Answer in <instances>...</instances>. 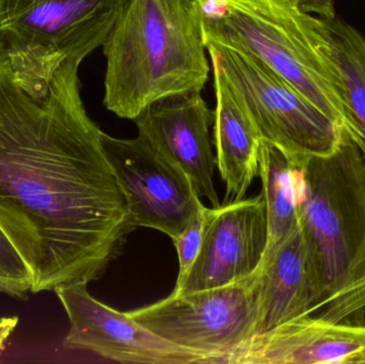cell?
<instances>
[{
	"label": "cell",
	"instance_id": "1",
	"mask_svg": "<svg viewBox=\"0 0 365 364\" xmlns=\"http://www.w3.org/2000/svg\"><path fill=\"white\" fill-rule=\"evenodd\" d=\"M64 60L45 95L28 93L0 48V229L32 274L30 292L103 277L135 230Z\"/></svg>",
	"mask_w": 365,
	"mask_h": 364
},
{
	"label": "cell",
	"instance_id": "2",
	"mask_svg": "<svg viewBox=\"0 0 365 364\" xmlns=\"http://www.w3.org/2000/svg\"><path fill=\"white\" fill-rule=\"evenodd\" d=\"M200 0H128L103 44L105 107L134 121L156 100L202 91L210 74Z\"/></svg>",
	"mask_w": 365,
	"mask_h": 364
},
{
	"label": "cell",
	"instance_id": "3",
	"mask_svg": "<svg viewBox=\"0 0 365 364\" xmlns=\"http://www.w3.org/2000/svg\"><path fill=\"white\" fill-rule=\"evenodd\" d=\"M205 46L257 58L346 130L325 21L293 0H200Z\"/></svg>",
	"mask_w": 365,
	"mask_h": 364
},
{
	"label": "cell",
	"instance_id": "4",
	"mask_svg": "<svg viewBox=\"0 0 365 364\" xmlns=\"http://www.w3.org/2000/svg\"><path fill=\"white\" fill-rule=\"evenodd\" d=\"M296 169L298 220L314 250L324 301L365 277V160L347 134L334 153Z\"/></svg>",
	"mask_w": 365,
	"mask_h": 364
},
{
	"label": "cell",
	"instance_id": "5",
	"mask_svg": "<svg viewBox=\"0 0 365 364\" xmlns=\"http://www.w3.org/2000/svg\"><path fill=\"white\" fill-rule=\"evenodd\" d=\"M128 0H0V48L28 93L43 96L64 60L103 46Z\"/></svg>",
	"mask_w": 365,
	"mask_h": 364
},
{
	"label": "cell",
	"instance_id": "6",
	"mask_svg": "<svg viewBox=\"0 0 365 364\" xmlns=\"http://www.w3.org/2000/svg\"><path fill=\"white\" fill-rule=\"evenodd\" d=\"M206 49L261 139L278 147L295 168L342 145L349 132L261 60L227 47Z\"/></svg>",
	"mask_w": 365,
	"mask_h": 364
},
{
	"label": "cell",
	"instance_id": "7",
	"mask_svg": "<svg viewBox=\"0 0 365 364\" xmlns=\"http://www.w3.org/2000/svg\"><path fill=\"white\" fill-rule=\"evenodd\" d=\"M259 271L229 286L171 294L128 312L152 333L173 343L212 357L257 333Z\"/></svg>",
	"mask_w": 365,
	"mask_h": 364
},
{
	"label": "cell",
	"instance_id": "8",
	"mask_svg": "<svg viewBox=\"0 0 365 364\" xmlns=\"http://www.w3.org/2000/svg\"><path fill=\"white\" fill-rule=\"evenodd\" d=\"M102 140L135 228L179 235L204 205L186 175L139 135Z\"/></svg>",
	"mask_w": 365,
	"mask_h": 364
},
{
	"label": "cell",
	"instance_id": "9",
	"mask_svg": "<svg viewBox=\"0 0 365 364\" xmlns=\"http://www.w3.org/2000/svg\"><path fill=\"white\" fill-rule=\"evenodd\" d=\"M87 286L70 284L53 291L70 321L64 348L91 350L122 363L205 364V353L163 339L128 312L118 311L94 298Z\"/></svg>",
	"mask_w": 365,
	"mask_h": 364
},
{
	"label": "cell",
	"instance_id": "10",
	"mask_svg": "<svg viewBox=\"0 0 365 364\" xmlns=\"http://www.w3.org/2000/svg\"><path fill=\"white\" fill-rule=\"evenodd\" d=\"M212 209L197 260L173 294L229 286L250 277L261 265L268 241L263 192Z\"/></svg>",
	"mask_w": 365,
	"mask_h": 364
},
{
	"label": "cell",
	"instance_id": "11",
	"mask_svg": "<svg viewBox=\"0 0 365 364\" xmlns=\"http://www.w3.org/2000/svg\"><path fill=\"white\" fill-rule=\"evenodd\" d=\"M202 91L185 92L156 100L134 120L139 136L188 177L201 199L220 207L214 185L216 157L210 126L215 113Z\"/></svg>",
	"mask_w": 365,
	"mask_h": 364
},
{
	"label": "cell",
	"instance_id": "12",
	"mask_svg": "<svg viewBox=\"0 0 365 364\" xmlns=\"http://www.w3.org/2000/svg\"><path fill=\"white\" fill-rule=\"evenodd\" d=\"M365 363V324H344L312 314L257 333L207 364Z\"/></svg>",
	"mask_w": 365,
	"mask_h": 364
},
{
	"label": "cell",
	"instance_id": "13",
	"mask_svg": "<svg viewBox=\"0 0 365 364\" xmlns=\"http://www.w3.org/2000/svg\"><path fill=\"white\" fill-rule=\"evenodd\" d=\"M257 271V333H266L293 318L314 313L315 308L323 299V286L314 250L299 222L276 250L262 261Z\"/></svg>",
	"mask_w": 365,
	"mask_h": 364
},
{
	"label": "cell",
	"instance_id": "14",
	"mask_svg": "<svg viewBox=\"0 0 365 364\" xmlns=\"http://www.w3.org/2000/svg\"><path fill=\"white\" fill-rule=\"evenodd\" d=\"M216 109L212 145L216 164L227 187L225 203L242 200L259 175L261 137L246 111L234 96L222 73L212 66Z\"/></svg>",
	"mask_w": 365,
	"mask_h": 364
},
{
	"label": "cell",
	"instance_id": "15",
	"mask_svg": "<svg viewBox=\"0 0 365 364\" xmlns=\"http://www.w3.org/2000/svg\"><path fill=\"white\" fill-rule=\"evenodd\" d=\"M346 115V132L365 160V36L347 21H325Z\"/></svg>",
	"mask_w": 365,
	"mask_h": 364
},
{
	"label": "cell",
	"instance_id": "16",
	"mask_svg": "<svg viewBox=\"0 0 365 364\" xmlns=\"http://www.w3.org/2000/svg\"><path fill=\"white\" fill-rule=\"evenodd\" d=\"M259 177L263 184L262 192L267 213L268 241L263 256L265 260L299 222V173L278 147L261 139Z\"/></svg>",
	"mask_w": 365,
	"mask_h": 364
},
{
	"label": "cell",
	"instance_id": "17",
	"mask_svg": "<svg viewBox=\"0 0 365 364\" xmlns=\"http://www.w3.org/2000/svg\"><path fill=\"white\" fill-rule=\"evenodd\" d=\"M315 312L332 323L365 324V277L322 301Z\"/></svg>",
	"mask_w": 365,
	"mask_h": 364
},
{
	"label": "cell",
	"instance_id": "18",
	"mask_svg": "<svg viewBox=\"0 0 365 364\" xmlns=\"http://www.w3.org/2000/svg\"><path fill=\"white\" fill-rule=\"evenodd\" d=\"M212 209H208L203 205L199 213L189 222L188 226L173 239V244L177 248L180 265L179 277H178L175 291L179 290L184 284L191 267L197 260L203 243L206 227L212 216Z\"/></svg>",
	"mask_w": 365,
	"mask_h": 364
},
{
	"label": "cell",
	"instance_id": "19",
	"mask_svg": "<svg viewBox=\"0 0 365 364\" xmlns=\"http://www.w3.org/2000/svg\"><path fill=\"white\" fill-rule=\"evenodd\" d=\"M0 278L31 281L32 274L10 239L0 229Z\"/></svg>",
	"mask_w": 365,
	"mask_h": 364
},
{
	"label": "cell",
	"instance_id": "20",
	"mask_svg": "<svg viewBox=\"0 0 365 364\" xmlns=\"http://www.w3.org/2000/svg\"><path fill=\"white\" fill-rule=\"evenodd\" d=\"M296 6L309 14L317 15L323 21L336 17L334 0H293Z\"/></svg>",
	"mask_w": 365,
	"mask_h": 364
},
{
	"label": "cell",
	"instance_id": "21",
	"mask_svg": "<svg viewBox=\"0 0 365 364\" xmlns=\"http://www.w3.org/2000/svg\"><path fill=\"white\" fill-rule=\"evenodd\" d=\"M31 281L0 278V293L17 297V298L27 299V294L31 291Z\"/></svg>",
	"mask_w": 365,
	"mask_h": 364
}]
</instances>
